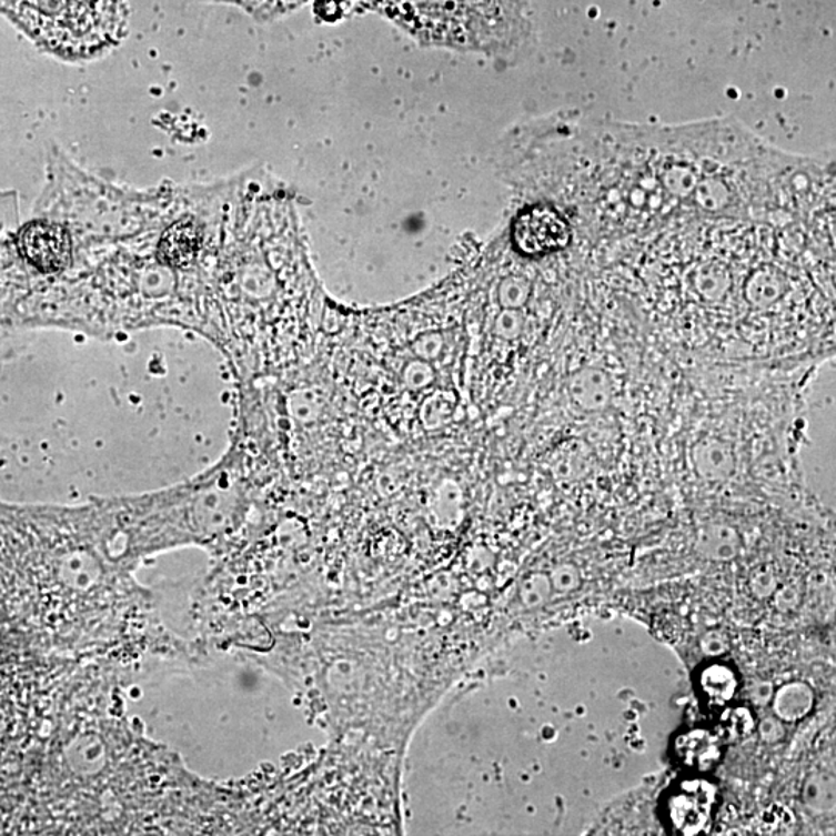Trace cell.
I'll list each match as a JSON object with an SVG mask.
<instances>
[{
	"label": "cell",
	"instance_id": "19",
	"mask_svg": "<svg viewBox=\"0 0 836 836\" xmlns=\"http://www.w3.org/2000/svg\"><path fill=\"white\" fill-rule=\"evenodd\" d=\"M522 328H524V318H522L517 310L505 309V312L497 318V335L505 338V340H513V338L520 336Z\"/></svg>",
	"mask_w": 836,
	"mask_h": 836
},
{
	"label": "cell",
	"instance_id": "2",
	"mask_svg": "<svg viewBox=\"0 0 836 836\" xmlns=\"http://www.w3.org/2000/svg\"><path fill=\"white\" fill-rule=\"evenodd\" d=\"M422 44L488 52L504 42L510 0H366Z\"/></svg>",
	"mask_w": 836,
	"mask_h": 836
},
{
	"label": "cell",
	"instance_id": "11",
	"mask_svg": "<svg viewBox=\"0 0 836 836\" xmlns=\"http://www.w3.org/2000/svg\"><path fill=\"white\" fill-rule=\"evenodd\" d=\"M788 290L787 276L775 266L765 265L749 274L744 285V298L752 309L775 308Z\"/></svg>",
	"mask_w": 836,
	"mask_h": 836
},
{
	"label": "cell",
	"instance_id": "10",
	"mask_svg": "<svg viewBox=\"0 0 836 836\" xmlns=\"http://www.w3.org/2000/svg\"><path fill=\"white\" fill-rule=\"evenodd\" d=\"M739 688V674L728 663L709 662L697 673L698 693L709 708H728Z\"/></svg>",
	"mask_w": 836,
	"mask_h": 836
},
{
	"label": "cell",
	"instance_id": "5",
	"mask_svg": "<svg viewBox=\"0 0 836 836\" xmlns=\"http://www.w3.org/2000/svg\"><path fill=\"white\" fill-rule=\"evenodd\" d=\"M19 251L31 266L42 273H61L72 265V238L69 230L58 223H29L19 234Z\"/></svg>",
	"mask_w": 836,
	"mask_h": 836
},
{
	"label": "cell",
	"instance_id": "21",
	"mask_svg": "<svg viewBox=\"0 0 836 836\" xmlns=\"http://www.w3.org/2000/svg\"><path fill=\"white\" fill-rule=\"evenodd\" d=\"M761 736L764 741L776 742L784 736V725L779 717H767L759 726Z\"/></svg>",
	"mask_w": 836,
	"mask_h": 836
},
{
	"label": "cell",
	"instance_id": "7",
	"mask_svg": "<svg viewBox=\"0 0 836 836\" xmlns=\"http://www.w3.org/2000/svg\"><path fill=\"white\" fill-rule=\"evenodd\" d=\"M203 246V231L191 218L172 222L160 238L157 258L169 269L188 270L198 262Z\"/></svg>",
	"mask_w": 836,
	"mask_h": 836
},
{
	"label": "cell",
	"instance_id": "15",
	"mask_svg": "<svg viewBox=\"0 0 836 836\" xmlns=\"http://www.w3.org/2000/svg\"><path fill=\"white\" fill-rule=\"evenodd\" d=\"M804 803L815 812H829L835 806V779L829 773L816 772L804 783Z\"/></svg>",
	"mask_w": 836,
	"mask_h": 836
},
{
	"label": "cell",
	"instance_id": "18",
	"mask_svg": "<svg viewBox=\"0 0 836 836\" xmlns=\"http://www.w3.org/2000/svg\"><path fill=\"white\" fill-rule=\"evenodd\" d=\"M500 302L502 308L510 310H520L527 304L530 294H532V284L527 278L520 274H512L502 279L500 284Z\"/></svg>",
	"mask_w": 836,
	"mask_h": 836
},
{
	"label": "cell",
	"instance_id": "4",
	"mask_svg": "<svg viewBox=\"0 0 836 836\" xmlns=\"http://www.w3.org/2000/svg\"><path fill=\"white\" fill-rule=\"evenodd\" d=\"M512 242L522 256H548L571 245L572 226L555 207L533 203L514 218Z\"/></svg>",
	"mask_w": 836,
	"mask_h": 836
},
{
	"label": "cell",
	"instance_id": "12",
	"mask_svg": "<svg viewBox=\"0 0 836 836\" xmlns=\"http://www.w3.org/2000/svg\"><path fill=\"white\" fill-rule=\"evenodd\" d=\"M696 548L705 560L726 563L739 555L742 537L732 525L709 524L698 532Z\"/></svg>",
	"mask_w": 836,
	"mask_h": 836
},
{
	"label": "cell",
	"instance_id": "17",
	"mask_svg": "<svg viewBox=\"0 0 836 836\" xmlns=\"http://www.w3.org/2000/svg\"><path fill=\"white\" fill-rule=\"evenodd\" d=\"M221 2L241 7L259 21H269V19L289 13L294 8L301 7L305 0H221Z\"/></svg>",
	"mask_w": 836,
	"mask_h": 836
},
{
	"label": "cell",
	"instance_id": "3",
	"mask_svg": "<svg viewBox=\"0 0 836 836\" xmlns=\"http://www.w3.org/2000/svg\"><path fill=\"white\" fill-rule=\"evenodd\" d=\"M719 807V787L708 775H686L662 798V816L675 835H698L709 829Z\"/></svg>",
	"mask_w": 836,
	"mask_h": 836
},
{
	"label": "cell",
	"instance_id": "1",
	"mask_svg": "<svg viewBox=\"0 0 836 836\" xmlns=\"http://www.w3.org/2000/svg\"><path fill=\"white\" fill-rule=\"evenodd\" d=\"M0 11L67 61L109 52L128 29V0H2Z\"/></svg>",
	"mask_w": 836,
	"mask_h": 836
},
{
	"label": "cell",
	"instance_id": "14",
	"mask_svg": "<svg viewBox=\"0 0 836 836\" xmlns=\"http://www.w3.org/2000/svg\"><path fill=\"white\" fill-rule=\"evenodd\" d=\"M814 705V693L804 683L785 685L775 697V713L780 721H798Z\"/></svg>",
	"mask_w": 836,
	"mask_h": 836
},
{
	"label": "cell",
	"instance_id": "13",
	"mask_svg": "<svg viewBox=\"0 0 836 836\" xmlns=\"http://www.w3.org/2000/svg\"><path fill=\"white\" fill-rule=\"evenodd\" d=\"M691 285L701 300L716 304L724 301L732 290L733 278L729 270L719 262H705L694 270Z\"/></svg>",
	"mask_w": 836,
	"mask_h": 836
},
{
	"label": "cell",
	"instance_id": "16",
	"mask_svg": "<svg viewBox=\"0 0 836 836\" xmlns=\"http://www.w3.org/2000/svg\"><path fill=\"white\" fill-rule=\"evenodd\" d=\"M755 728L756 721L752 709L744 708V706L724 709L719 733L722 739L728 742L745 739Z\"/></svg>",
	"mask_w": 836,
	"mask_h": 836
},
{
	"label": "cell",
	"instance_id": "20",
	"mask_svg": "<svg viewBox=\"0 0 836 836\" xmlns=\"http://www.w3.org/2000/svg\"><path fill=\"white\" fill-rule=\"evenodd\" d=\"M556 586L563 591H573L580 586V573L573 565H563L556 572Z\"/></svg>",
	"mask_w": 836,
	"mask_h": 836
},
{
	"label": "cell",
	"instance_id": "22",
	"mask_svg": "<svg viewBox=\"0 0 836 836\" xmlns=\"http://www.w3.org/2000/svg\"><path fill=\"white\" fill-rule=\"evenodd\" d=\"M772 686L768 683H757L755 688L749 689V698L755 705H765L772 701Z\"/></svg>",
	"mask_w": 836,
	"mask_h": 836
},
{
	"label": "cell",
	"instance_id": "6",
	"mask_svg": "<svg viewBox=\"0 0 836 836\" xmlns=\"http://www.w3.org/2000/svg\"><path fill=\"white\" fill-rule=\"evenodd\" d=\"M724 742L713 729H688L674 741L675 761L689 775H709L724 759Z\"/></svg>",
	"mask_w": 836,
	"mask_h": 836
},
{
	"label": "cell",
	"instance_id": "9",
	"mask_svg": "<svg viewBox=\"0 0 836 836\" xmlns=\"http://www.w3.org/2000/svg\"><path fill=\"white\" fill-rule=\"evenodd\" d=\"M568 391L573 403L580 410L592 412H603L611 406L614 399V384L611 375L600 367H583L572 375L568 383Z\"/></svg>",
	"mask_w": 836,
	"mask_h": 836
},
{
	"label": "cell",
	"instance_id": "8",
	"mask_svg": "<svg viewBox=\"0 0 836 836\" xmlns=\"http://www.w3.org/2000/svg\"><path fill=\"white\" fill-rule=\"evenodd\" d=\"M691 463L702 481L719 484L736 473L737 454L732 443L714 435H705L694 443Z\"/></svg>",
	"mask_w": 836,
	"mask_h": 836
}]
</instances>
